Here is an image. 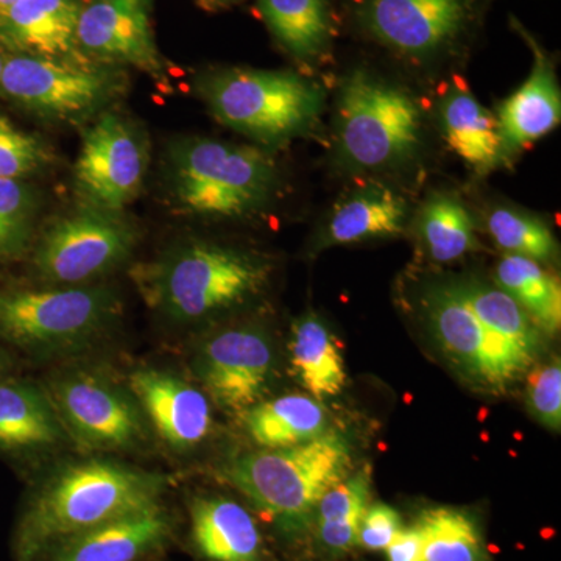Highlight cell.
Returning <instances> with one entry per match:
<instances>
[{"mask_svg":"<svg viewBox=\"0 0 561 561\" xmlns=\"http://www.w3.org/2000/svg\"><path fill=\"white\" fill-rule=\"evenodd\" d=\"M66 437L87 454L130 451L147 438V420L130 389L105 373L73 368L46 387Z\"/></svg>","mask_w":561,"mask_h":561,"instance_id":"9c48e42d","label":"cell"},{"mask_svg":"<svg viewBox=\"0 0 561 561\" xmlns=\"http://www.w3.org/2000/svg\"><path fill=\"white\" fill-rule=\"evenodd\" d=\"M526 401L538 423L553 432L561 430V364L552 357L527 376Z\"/></svg>","mask_w":561,"mask_h":561,"instance_id":"e575fe53","label":"cell"},{"mask_svg":"<svg viewBox=\"0 0 561 561\" xmlns=\"http://www.w3.org/2000/svg\"><path fill=\"white\" fill-rule=\"evenodd\" d=\"M271 273L268 262L256 254L190 241L136 265L131 278L151 311L173 323L191 324L256 297Z\"/></svg>","mask_w":561,"mask_h":561,"instance_id":"7a4b0ae2","label":"cell"},{"mask_svg":"<svg viewBox=\"0 0 561 561\" xmlns=\"http://www.w3.org/2000/svg\"><path fill=\"white\" fill-rule=\"evenodd\" d=\"M337 142L351 168H391L421 144L423 116L408 92L356 70L339 98Z\"/></svg>","mask_w":561,"mask_h":561,"instance_id":"52a82bcc","label":"cell"},{"mask_svg":"<svg viewBox=\"0 0 561 561\" xmlns=\"http://www.w3.org/2000/svg\"><path fill=\"white\" fill-rule=\"evenodd\" d=\"M426 312L446 356L482 389L501 393L530 370L534 360L493 334L471 311L456 284L432 287Z\"/></svg>","mask_w":561,"mask_h":561,"instance_id":"8fae6325","label":"cell"},{"mask_svg":"<svg viewBox=\"0 0 561 561\" xmlns=\"http://www.w3.org/2000/svg\"><path fill=\"white\" fill-rule=\"evenodd\" d=\"M35 192L22 180H0V261L16 256L31 239Z\"/></svg>","mask_w":561,"mask_h":561,"instance_id":"d6a6232c","label":"cell"},{"mask_svg":"<svg viewBox=\"0 0 561 561\" xmlns=\"http://www.w3.org/2000/svg\"><path fill=\"white\" fill-rule=\"evenodd\" d=\"M402 529L400 513L387 504L370 505L357 531V546L365 551H386Z\"/></svg>","mask_w":561,"mask_h":561,"instance_id":"d590c367","label":"cell"},{"mask_svg":"<svg viewBox=\"0 0 561 561\" xmlns=\"http://www.w3.org/2000/svg\"><path fill=\"white\" fill-rule=\"evenodd\" d=\"M197 88L217 121L264 144L308 131L323 103L316 83L287 70H216Z\"/></svg>","mask_w":561,"mask_h":561,"instance_id":"8992f818","label":"cell"},{"mask_svg":"<svg viewBox=\"0 0 561 561\" xmlns=\"http://www.w3.org/2000/svg\"><path fill=\"white\" fill-rule=\"evenodd\" d=\"M260 11L280 46L301 60L327 50L332 36L328 0H260Z\"/></svg>","mask_w":561,"mask_h":561,"instance_id":"4316f807","label":"cell"},{"mask_svg":"<svg viewBox=\"0 0 561 561\" xmlns=\"http://www.w3.org/2000/svg\"><path fill=\"white\" fill-rule=\"evenodd\" d=\"M443 133L451 149L479 172L504 161L497 117L465 91H451L442 101Z\"/></svg>","mask_w":561,"mask_h":561,"instance_id":"cb8c5ba5","label":"cell"},{"mask_svg":"<svg viewBox=\"0 0 561 561\" xmlns=\"http://www.w3.org/2000/svg\"><path fill=\"white\" fill-rule=\"evenodd\" d=\"M191 367L210 401L225 411L243 413L264 401L275 351L261 328H227L198 343Z\"/></svg>","mask_w":561,"mask_h":561,"instance_id":"4fadbf2b","label":"cell"},{"mask_svg":"<svg viewBox=\"0 0 561 561\" xmlns=\"http://www.w3.org/2000/svg\"><path fill=\"white\" fill-rule=\"evenodd\" d=\"M416 526L423 535L424 561H491L478 524L456 507H432Z\"/></svg>","mask_w":561,"mask_h":561,"instance_id":"f546056e","label":"cell"},{"mask_svg":"<svg viewBox=\"0 0 561 561\" xmlns=\"http://www.w3.org/2000/svg\"><path fill=\"white\" fill-rule=\"evenodd\" d=\"M151 0H88L81 7L77 44L84 57L127 65L164 84L165 70L151 28Z\"/></svg>","mask_w":561,"mask_h":561,"instance_id":"9a60e30c","label":"cell"},{"mask_svg":"<svg viewBox=\"0 0 561 561\" xmlns=\"http://www.w3.org/2000/svg\"><path fill=\"white\" fill-rule=\"evenodd\" d=\"M5 50L0 47V77H2L3 65H5Z\"/></svg>","mask_w":561,"mask_h":561,"instance_id":"ab89813d","label":"cell"},{"mask_svg":"<svg viewBox=\"0 0 561 561\" xmlns=\"http://www.w3.org/2000/svg\"><path fill=\"white\" fill-rule=\"evenodd\" d=\"M172 535L173 518L162 504L73 535L38 561H140L161 551Z\"/></svg>","mask_w":561,"mask_h":561,"instance_id":"e0dca14e","label":"cell"},{"mask_svg":"<svg viewBox=\"0 0 561 561\" xmlns=\"http://www.w3.org/2000/svg\"><path fill=\"white\" fill-rule=\"evenodd\" d=\"M119 70L95 61L7 54L0 91L51 119L73 121L105 108L124 91Z\"/></svg>","mask_w":561,"mask_h":561,"instance_id":"30bf717a","label":"cell"},{"mask_svg":"<svg viewBox=\"0 0 561 561\" xmlns=\"http://www.w3.org/2000/svg\"><path fill=\"white\" fill-rule=\"evenodd\" d=\"M128 389L151 430L173 451H192L209 437L210 400L194 383L160 368H138L128 376Z\"/></svg>","mask_w":561,"mask_h":561,"instance_id":"2e32d148","label":"cell"},{"mask_svg":"<svg viewBox=\"0 0 561 561\" xmlns=\"http://www.w3.org/2000/svg\"><path fill=\"white\" fill-rule=\"evenodd\" d=\"M121 316L119 294L103 284L0 290V339L36 357L90 348Z\"/></svg>","mask_w":561,"mask_h":561,"instance_id":"5b68a950","label":"cell"},{"mask_svg":"<svg viewBox=\"0 0 561 561\" xmlns=\"http://www.w3.org/2000/svg\"><path fill=\"white\" fill-rule=\"evenodd\" d=\"M386 552L389 561H424L423 535L419 526L402 527Z\"/></svg>","mask_w":561,"mask_h":561,"instance_id":"8d00e7d4","label":"cell"},{"mask_svg":"<svg viewBox=\"0 0 561 561\" xmlns=\"http://www.w3.org/2000/svg\"><path fill=\"white\" fill-rule=\"evenodd\" d=\"M191 541L208 561H273L256 519L239 502L201 496L191 502Z\"/></svg>","mask_w":561,"mask_h":561,"instance_id":"ffe728a7","label":"cell"},{"mask_svg":"<svg viewBox=\"0 0 561 561\" xmlns=\"http://www.w3.org/2000/svg\"><path fill=\"white\" fill-rule=\"evenodd\" d=\"M420 232L437 262L457 261L478 249L470 213L453 195L438 194L426 202L420 214Z\"/></svg>","mask_w":561,"mask_h":561,"instance_id":"4dcf8cb0","label":"cell"},{"mask_svg":"<svg viewBox=\"0 0 561 561\" xmlns=\"http://www.w3.org/2000/svg\"><path fill=\"white\" fill-rule=\"evenodd\" d=\"M454 284L471 311L493 334L512 343L531 360L537 359L541 348V331L511 295L500 287L486 286L478 280Z\"/></svg>","mask_w":561,"mask_h":561,"instance_id":"f1b7e54d","label":"cell"},{"mask_svg":"<svg viewBox=\"0 0 561 561\" xmlns=\"http://www.w3.org/2000/svg\"><path fill=\"white\" fill-rule=\"evenodd\" d=\"M0 373H2V360H0Z\"/></svg>","mask_w":561,"mask_h":561,"instance_id":"60d3db41","label":"cell"},{"mask_svg":"<svg viewBox=\"0 0 561 561\" xmlns=\"http://www.w3.org/2000/svg\"><path fill=\"white\" fill-rule=\"evenodd\" d=\"M408 205L387 187H367L339 203L323 231L321 247L391 238L404 230Z\"/></svg>","mask_w":561,"mask_h":561,"instance_id":"603a6c76","label":"cell"},{"mask_svg":"<svg viewBox=\"0 0 561 561\" xmlns=\"http://www.w3.org/2000/svg\"><path fill=\"white\" fill-rule=\"evenodd\" d=\"M496 283L501 290L522 306L538 330L549 335L560 331V283L541 267L540 262L507 254L497 264Z\"/></svg>","mask_w":561,"mask_h":561,"instance_id":"83f0119b","label":"cell"},{"mask_svg":"<svg viewBox=\"0 0 561 561\" xmlns=\"http://www.w3.org/2000/svg\"><path fill=\"white\" fill-rule=\"evenodd\" d=\"M515 25L529 44L534 66L522 88L504 102L500 111L497 124L504 153H513L545 138L559 127L561 119L560 88L551 58L529 32L524 31L518 22Z\"/></svg>","mask_w":561,"mask_h":561,"instance_id":"d6986e66","label":"cell"},{"mask_svg":"<svg viewBox=\"0 0 561 561\" xmlns=\"http://www.w3.org/2000/svg\"><path fill=\"white\" fill-rule=\"evenodd\" d=\"M370 500V467L353 472L324 493L309 524L321 551L328 557H342L356 548L357 531Z\"/></svg>","mask_w":561,"mask_h":561,"instance_id":"d4e9b609","label":"cell"},{"mask_svg":"<svg viewBox=\"0 0 561 561\" xmlns=\"http://www.w3.org/2000/svg\"><path fill=\"white\" fill-rule=\"evenodd\" d=\"M46 387L20 379L0 381V449L43 453L65 442Z\"/></svg>","mask_w":561,"mask_h":561,"instance_id":"44dd1931","label":"cell"},{"mask_svg":"<svg viewBox=\"0 0 561 561\" xmlns=\"http://www.w3.org/2000/svg\"><path fill=\"white\" fill-rule=\"evenodd\" d=\"M242 415L250 437L264 449L302 445L330 431L327 411L311 394H283L261 401Z\"/></svg>","mask_w":561,"mask_h":561,"instance_id":"7402d4cb","label":"cell"},{"mask_svg":"<svg viewBox=\"0 0 561 561\" xmlns=\"http://www.w3.org/2000/svg\"><path fill=\"white\" fill-rule=\"evenodd\" d=\"M169 481L119 461L62 465L33 490L13 535L14 561H38L58 542L122 516L162 505Z\"/></svg>","mask_w":561,"mask_h":561,"instance_id":"6da1fadb","label":"cell"},{"mask_svg":"<svg viewBox=\"0 0 561 561\" xmlns=\"http://www.w3.org/2000/svg\"><path fill=\"white\" fill-rule=\"evenodd\" d=\"M351 470L348 443L330 430L302 445L242 454L228 465L227 478L265 518L295 534L311 524L321 497Z\"/></svg>","mask_w":561,"mask_h":561,"instance_id":"3957f363","label":"cell"},{"mask_svg":"<svg viewBox=\"0 0 561 561\" xmlns=\"http://www.w3.org/2000/svg\"><path fill=\"white\" fill-rule=\"evenodd\" d=\"M83 0H20L0 14V47L9 54L91 61L77 44Z\"/></svg>","mask_w":561,"mask_h":561,"instance_id":"ac0fdd59","label":"cell"},{"mask_svg":"<svg viewBox=\"0 0 561 561\" xmlns=\"http://www.w3.org/2000/svg\"><path fill=\"white\" fill-rule=\"evenodd\" d=\"M289 350L295 376L312 398L323 401L341 393L346 383L345 362L319 317L308 313L294 324Z\"/></svg>","mask_w":561,"mask_h":561,"instance_id":"484cf974","label":"cell"},{"mask_svg":"<svg viewBox=\"0 0 561 561\" xmlns=\"http://www.w3.org/2000/svg\"><path fill=\"white\" fill-rule=\"evenodd\" d=\"M149 151L138 127L119 114L105 113L84 133L73 165L80 205L122 213L138 197Z\"/></svg>","mask_w":561,"mask_h":561,"instance_id":"7c38bea8","label":"cell"},{"mask_svg":"<svg viewBox=\"0 0 561 561\" xmlns=\"http://www.w3.org/2000/svg\"><path fill=\"white\" fill-rule=\"evenodd\" d=\"M168 186L180 213L236 219L264 208L276 187L271 157L254 147L186 138L169 149Z\"/></svg>","mask_w":561,"mask_h":561,"instance_id":"277c9868","label":"cell"},{"mask_svg":"<svg viewBox=\"0 0 561 561\" xmlns=\"http://www.w3.org/2000/svg\"><path fill=\"white\" fill-rule=\"evenodd\" d=\"M486 228L493 241L508 254L542 262L553 260L559 251L556 236L548 225L522 210L493 209L486 219Z\"/></svg>","mask_w":561,"mask_h":561,"instance_id":"1f68e13d","label":"cell"},{"mask_svg":"<svg viewBox=\"0 0 561 561\" xmlns=\"http://www.w3.org/2000/svg\"><path fill=\"white\" fill-rule=\"evenodd\" d=\"M139 230L124 213L80 205L41 236L33 268L50 286H84L130 260Z\"/></svg>","mask_w":561,"mask_h":561,"instance_id":"ba28073f","label":"cell"},{"mask_svg":"<svg viewBox=\"0 0 561 561\" xmlns=\"http://www.w3.org/2000/svg\"><path fill=\"white\" fill-rule=\"evenodd\" d=\"M238 2H241V0H198V3L206 10L227 9V7L234 5Z\"/></svg>","mask_w":561,"mask_h":561,"instance_id":"74e56055","label":"cell"},{"mask_svg":"<svg viewBox=\"0 0 561 561\" xmlns=\"http://www.w3.org/2000/svg\"><path fill=\"white\" fill-rule=\"evenodd\" d=\"M54 162L43 140L20 130L0 116V180H24Z\"/></svg>","mask_w":561,"mask_h":561,"instance_id":"836d02e7","label":"cell"},{"mask_svg":"<svg viewBox=\"0 0 561 561\" xmlns=\"http://www.w3.org/2000/svg\"><path fill=\"white\" fill-rule=\"evenodd\" d=\"M472 11L474 0H364L359 20L389 49L430 58L463 35Z\"/></svg>","mask_w":561,"mask_h":561,"instance_id":"5bb4252c","label":"cell"},{"mask_svg":"<svg viewBox=\"0 0 561 561\" xmlns=\"http://www.w3.org/2000/svg\"><path fill=\"white\" fill-rule=\"evenodd\" d=\"M16 2H20V0H0V14L5 13Z\"/></svg>","mask_w":561,"mask_h":561,"instance_id":"f35d334b","label":"cell"}]
</instances>
